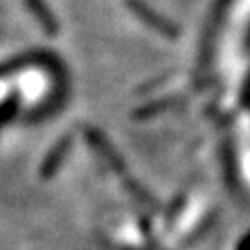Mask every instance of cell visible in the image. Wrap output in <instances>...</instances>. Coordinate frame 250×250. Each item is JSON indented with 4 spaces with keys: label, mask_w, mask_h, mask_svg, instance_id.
<instances>
[{
    "label": "cell",
    "mask_w": 250,
    "mask_h": 250,
    "mask_svg": "<svg viewBox=\"0 0 250 250\" xmlns=\"http://www.w3.org/2000/svg\"><path fill=\"white\" fill-rule=\"evenodd\" d=\"M67 152V143H62V145H58V148H56V152H54L52 156H50V160H48V163L45 165V170H43V174H52L54 169H56V165H58V160L62 161L63 158V154Z\"/></svg>",
    "instance_id": "obj_1"
}]
</instances>
